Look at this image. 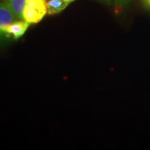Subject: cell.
Returning <instances> with one entry per match:
<instances>
[{"label": "cell", "instance_id": "52a82bcc", "mask_svg": "<svg viewBox=\"0 0 150 150\" xmlns=\"http://www.w3.org/2000/svg\"><path fill=\"white\" fill-rule=\"evenodd\" d=\"M63 1H64L65 2H66L68 4H70L74 2V1H76V0H63Z\"/></svg>", "mask_w": 150, "mask_h": 150}, {"label": "cell", "instance_id": "ba28073f", "mask_svg": "<svg viewBox=\"0 0 150 150\" xmlns=\"http://www.w3.org/2000/svg\"><path fill=\"white\" fill-rule=\"evenodd\" d=\"M145 2L147 3V4L148 5V6L150 8V0H145Z\"/></svg>", "mask_w": 150, "mask_h": 150}, {"label": "cell", "instance_id": "6da1fadb", "mask_svg": "<svg viewBox=\"0 0 150 150\" xmlns=\"http://www.w3.org/2000/svg\"><path fill=\"white\" fill-rule=\"evenodd\" d=\"M47 14L46 0H26L22 20L30 24H37Z\"/></svg>", "mask_w": 150, "mask_h": 150}, {"label": "cell", "instance_id": "5b68a950", "mask_svg": "<svg viewBox=\"0 0 150 150\" xmlns=\"http://www.w3.org/2000/svg\"><path fill=\"white\" fill-rule=\"evenodd\" d=\"M69 4L63 0H48L47 1V14L50 16L60 13L67 8Z\"/></svg>", "mask_w": 150, "mask_h": 150}, {"label": "cell", "instance_id": "3957f363", "mask_svg": "<svg viewBox=\"0 0 150 150\" xmlns=\"http://www.w3.org/2000/svg\"><path fill=\"white\" fill-rule=\"evenodd\" d=\"M15 20H17L13 14L8 8V7L3 1L0 2V43L6 40H8L6 36L4 31L5 27L11 24Z\"/></svg>", "mask_w": 150, "mask_h": 150}, {"label": "cell", "instance_id": "7a4b0ae2", "mask_svg": "<svg viewBox=\"0 0 150 150\" xmlns=\"http://www.w3.org/2000/svg\"><path fill=\"white\" fill-rule=\"evenodd\" d=\"M29 26L30 24L23 20H17L5 27L4 31L8 40H18L23 36Z\"/></svg>", "mask_w": 150, "mask_h": 150}, {"label": "cell", "instance_id": "8992f818", "mask_svg": "<svg viewBox=\"0 0 150 150\" xmlns=\"http://www.w3.org/2000/svg\"><path fill=\"white\" fill-rule=\"evenodd\" d=\"M116 4L119 6H123L127 4L130 0H114Z\"/></svg>", "mask_w": 150, "mask_h": 150}, {"label": "cell", "instance_id": "277c9868", "mask_svg": "<svg viewBox=\"0 0 150 150\" xmlns=\"http://www.w3.org/2000/svg\"><path fill=\"white\" fill-rule=\"evenodd\" d=\"M2 1L13 14L16 20H22V12L26 0H3Z\"/></svg>", "mask_w": 150, "mask_h": 150}]
</instances>
